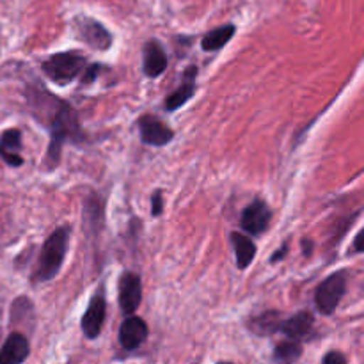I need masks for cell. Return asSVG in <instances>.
<instances>
[{"label":"cell","mask_w":364,"mask_h":364,"mask_svg":"<svg viewBox=\"0 0 364 364\" xmlns=\"http://www.w3.org/2000/svg\"><path fill=\"white\" fill-rule=\"evenodd\" d=\"M196 80H198V68L196 66L187 68L183 73V82H181L180 87H178L176 91L171 92V95L166 98V103H164V105H166V109L176 110V109H180L181 105H185V103H187L188 100L194 96Z\"/></svg>","instance_id":"obj_14"},{"label":"cell","mask_w":364,"mask_h":364,"mask_svg":"<svg viewBox=\"0 0 364 364\" xmlns=\"http://www.w3.org/2000/svg\"><path fill=\"white\" fill-rule=\"evenodd\" d=\"M231 244L235 247V256H237L238 269H247L256 256V245L249 237L242 233H231Z\"/></svg>","instance_id":"obj_16"},{"label":"cell","mask_w":364,"mask_h":364,"mask_svg":"<svg viewBox=\"0 0 364 364\" xmlns=\"http://www.w3.org/2000/svg\"><path fill=\"white\" fill-rule=\"evenodd\" d=\"M313 315L308 311H301L297 315H294L291 318L283 320L281 323V333L287 334L291 340H304L311 334L313 329Z\"/></svg>","instance_id":"obj_15"},{"label":"cell","mask_w":364,"mask_h":364,"mask_svg":"<svg viewBox=\"0 0 364 364\" xmlns=\"http://www.w3.org/2000/svg\"><path fill=\"white\" fill-rule=\"evenodd\" d=\"M68 238H70V228L60 226L46 238L39 252L38 263L32 272L31 281L34 284L52 281L59 274L68 251Z\"/></svg>","instance_id":"obj_2"},{"label":"cell","mask_w":364,"mask_h":364,"mask_svg":"<svg viewBox=\"0 0 364 364\" xmlns=\"http://www.w3.org/2000/svg\"><path fill=\"white\" fill-rule=\"evenodd\" d=\"M146 338H148V326L139 316H130L121 323L119 343L124 350H135L144 343Z\"/></svg>","instance_id":"obj_12"},{"label":"cell","mask_w":364,"mask_h":364,"mask_svg":"<svg viewBox=\"0 0 364 364\" xmlns=\"http://www.w3.org/2000/svg\"><path fill=\"white\" fill-rule=\"evenodd\" d=\"M287 252H288V244H284L283 247H279V249H277V252H276V255L272 256V258H270V262H272V263L279 262L281 258H284V256H287Z\"/></svg>","instance_id":"obj_25"},{"label":"cell","mask_w":364,"mask_h":364,"mask_svg":"<svg viewBox=\"0 0 364 364\" xmlns=\"http://www.w3.org/2000/svg\"><path fill=\"white\" fill-rule=\"evenodd\" d=\"M107 315V302L102 294H96L87 306V311L82 316V331L89 340H95L102 333Z\"/></svg>","instance_id":"obj_9"},{"label":"cell","mask_w":364,"mask_h":364,"mask_svg":"<svg viewBox=\"0 0 364 364\" xmlns=\"http://www.w3.org/2000/svg\"><path fill=\"white\" fill-rule=\"evenodd\" d=\"M84 219H85V226L92 228L95 233H98L100 228L103 224V206L102 201L95 196H89L84 203Z\"/></svg>","instance_id":"obj_19"},{"label":"cell","mask_w":364,"mask_h":364,"mask_svg":"<svg viewBox=\"0 0 364 364\" xmlns=\"http://www.w3.org/2000/svg\"><path fill=\"white\" fill-rule=\"evenodd\" d=\"M31 354V343L21 333H11L0 348V364H20Z\"/></svg>","instance_id":"obj_10"},{"label":"cell","mask_w":364,"mask_h":364,"mask_svg":"<svg viewBox=\"0 0 364 364\" xmlns=\"http://www.w3.org/2000/svg\"><path fill=\"white\" fill-rule=\"evenodd\" d=\"M21 149V132L18 128H9L0 135V159L9 167L23 166Z\"/></svg>","instance_id":"obj_13"},{"label":"cell","mask_w":364,"mask_h":364,"mask_svg":"<svg viewBox=\"0 0 364 364\" xmlns=\"http://www.w3.org/2000/svg\"><path fill=\"white\" fill-rule=\"evenodd\" d=\"M352 251L354 252H364V228L358 233L354 244H352Z\"/></svg>","instance_id":"obj_24"},{"label":"cell","mask_w":364,"mask_h":364,"mask_svg":"<svg viewBox=\"0 0 364 364\" xmlns=\"http://www.w3.org/2000/svg\"><path fill=\"white\" fill-rule=\"evenodd\" d=\"M85 68V57L77 52L53 53L43 60L41 70L55 84H68L80 75Z\"/></svg>","instance_id":"obj_3"},{"label":"cell","mask_w":364,"mask_h":364,"mask_svg":"<svg viewBox=\"0 0 364 364\" xmlns=\"http://www.w3.org/2000/svg\"><path fill=\"white\" fill-rule=\"evenodd\" d=\"M164 212V198H162V192L156 191L151 198V215L153 217H159L162 215Z\"/></svg>","instance_id":"obj_22"},{"label":"cell","mask_w":364,"mask_h":364,"mask_svg":"<svg viewBox=\"0 0 364 364\" xmlns=\"http://www.w3.org/2000/svg\"><path fill=\"white\" fill-rule=\"evenodd\" d=\"M141 141L148 146H166L173 141L174 132L156 116L146 114L139 119Z\"/></svg>","instance_id":"obj_6"},{"label":"cell","mask_w":364,"mask_h":364,"mask_svg":"<svg viewBox=\"0 0 364 364\" xmlns=\"http://www.w3.org/2000/svg\"><path fill=\"white\" fill-rule=\"evenodd\" d=\"M75 31H77L78 39L87 43L95 50H109L112 45V36L109 34V31L100 21L91 20V18H77Z\"/></svg>","instance_id":"obj_5"},{"label":"cell","mask_w":364,"mask_h":364,"mask_svg":"<svg viewBox=\"0 0 364 364\" xmlns=\"http://www.w3.org/2000/svg\"><path fill=\"white\" fill-rule=\"evenodd\" d=\"M347 291V274L343 270L331 274L318 284L315 291V304L322 315H333Z\"/></svg>","instance_id":"obj_4"},{"label":"cell","mask_w":364,"mask_h":364,"mask_svg":"<svg viewBox=\"0 0 364 364\" xmlns=\"http://www.w3.org/2000/svg\"><path fill=\"white\" fill-rule=\"evenodd\" d=\"M27 315H32V302L27 297H18L11 306V326H25Z\"/></svg>","instance_id":"obj_21"},{"label":"cell","mask_w":364,"mask_h":364,"mask_svg":"<svg viewBox=\"0 0 364 364\" xmlns=\"http://www.w3.org/2000/svg\"><path fill=\"white\" fill-rule=\"evenodd\" d=\"M281 323H283V318H281L279 313L265 311L262 313V315L249 320V329H251L252 333L259 334V336H269V334L281 331Z\"/></svg>","instance_id":"obj_17"},{"label":"cell","mask_w":364,"mask_h":364,"mask_svg":"<svg viewBox=\"0 0 364 364\" xmlns=\"http://www.w3.org/2000/svg\"><path fill=\"white\" fill-rule=\"evenodd\" d=\"M167 63H169L167 53L159 41L153 39V41L146 43L144 50H142V70H144L146 77H160L166 71Z\"/></svg>","instance_id":"obj_11"},{"label":"cell","mask_w":364,"mask_h":364,"mask_svg":"<svg viewBox=\"0 0 364 364\" xmlns=\"http://www.w3.org/2000/svg\"><path fill=\"white\" fill-rule=\"evenodd\" d=\"M142 301L141 277L134 272H124L119 277V306L124 313L132 315L137 311Z\"/></svg>","instance_id":"obj_8"},{"label":"cell","mask_w":364,"mask_h":364,"mask_svg":"<svg viewBox=\"0 0 364 364\" xmlns=\"http://www.w3.org/2000/svg\"><path fill=\"white\" fill-rule=\"evenodd\" d=\"M235 31H237L235 25H223V27L219 28H213L212 32L205 34V38H203V50H206V52H217V50L223 48V46L233 38Z\"/></svg>","instance_id":"obj_18"},{"label":"cell","mask_w":364,"mask_h":364,"mask_svg":"<svg viewBox=\"0 0 364 364\" xmlns=\"http://www.w3.org/2000/svg\"><path fill=\"white\" fill-rule=\"evenodd\" d=\"M302 245H304V255L306 256H309V255H311V249H313V244H311V242H309V240H304V242H302Z\"/></svg>","instance_id":"obj_26"},{"label":"cell","mask_w":364,"mask_h":364,"mask_svg":"<svg viewBox=\"0 0 364 364\" xmlns=\"http://www.w3.org/2000/svg\"><path fill=\"white\" fill-rule=\"evenodd\" d=\"M270 219H272V212L267 206V203L262 201V199H255L242 213L240 224L244 231L256 237V235H262L269 228Z\"/></svg>","instance_id":"obj_7"},{"label":"cell","mask_w":364,"mask_h":364,"mask_svg":"<svg viewBox=\"0 0 364 364\" xmlns=\"http://www.w3.org/2000/svg\"><path fill=\"white\" fill-rule=\"evenodd\" d=\"M302 355V345L299 343V340H288L283 341V343H277L276 348H274V359L276 361L283 363H294L297 359H301Z\"/></svg>","instance_id":"obj_20"},{"label":"cell","mask_w":364,"mask_h":364,"mask_svg":"<svg viewBox=\"0 0 364 364\" xmlns=\"http://www.w3.org/2000/svg\"><path fill=\"white\" fill-rule=\"evenodd\" d=\"M322 363L323 364H345V363H347V358H345L343 354H340V352L333 350L322 359Z\"/></svg>","instance_id":"obj_23"},{"label":"cell","mask_w":364,"mask_h":364,"mask_svg":"<svg viewBox=\"0 0 364 364\" xmlns=\"http://www.w3.org/2000/svg\"><path fill=\"white\" fill-rule=\"evenodd\" d=\"M28 110L32 116L50 130V146L45 156V166L48 169L59 166L60 151L64 142H78L84 139L78 124V114L73 107L64 100L57 98L55 95L39 84H31L25 91Z\"/></svg>","instance_id":"obj_1"}]
</instances>
